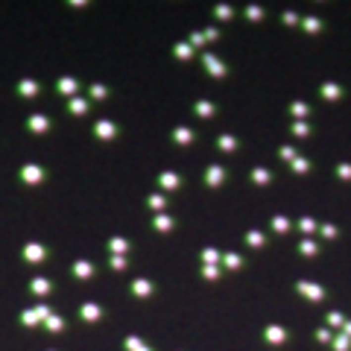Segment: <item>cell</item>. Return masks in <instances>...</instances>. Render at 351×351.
Wrapping results in <instances>:
<instances>
[{
	"label": "cell",
	"mask_w": 351,
	"mask_h": 351,
	"mask_svg": "<svg viewBox=\"0 0 351 351\" xmlns=\"http://www.w3.org/2000/svg\"><path fill=\"white\" fill-rule=\"evenodd\" d=\"M44 325H47L50 331H62V328H64V322L59 319V316H47V319H44Z\"/></svg>",
	"instance_id": "8fae6325"
},
{
	"label": "cell",
	"mask_w": 351,
	"mask_h": 351,
	"mask_svg": "<svg viewBox=\"0 0 351 351\" xmlns=\"http://www.w3.org/2000/svg\"><path fill=\"white\" fill-rule=\"evenodd\" d=\"M30 290L35 296H47V293H50V281H47V278H35L30 284Z\"/></svg>",
	"instance_id": "5b68a950"
},
{
	"label": "cell",
	"mask_w": 351,
	"mask_h": 351,
	"mask_svg": "<svg viewBox=\"0 0 351 351\" xmlns=\"http://www.w3.org/2000/svg\"><path fill=\"white\" fill-rule=\"evenodd\" d=\"M76 88H79V85H76V79H70V76H64L62 82H59V91H62V94H76Z\"/></svg>",
	"instance_id": "ba28073f"
},
{
	"label": "cell",
	"mask_w": 351,
	"mask_h": 351,
	"mask_svg": "<svg viewBox=\"0 0 351 351\" xmlns=\"http://www.w3.org/2000/svg\"><path fill=\"white\" fill-rule=\"evenodd\" d=\"M18 94H24V97H35V94H38V82H32V79H24V82L18 85Z\"/></svg>",
	"instance_id": "8992f818"
},
{
	"label": "cell",
	"mask_w": 351,
	"mask_h": 351,
	"mask_svg": "<svg viewBox=\"0 0 351 351\" xmlns=\"http://www.w3.org/2000/svg\"><path fill=\"white\" fill-rule=\"evenodd\" d=\"M41 176H44V173H41V167H35V164H27V167L21 170V179H24L27 185H38Z\"/></svg>",
	"instance_id": "6da1fadb"
},
{
	"label": "cell",
	"mask_w": 351,
	"mask_h": 351,
	"mask_svg": "<svg viewBox=\"0 0 351 351\" xmlns=\"http://www.w3.org/2000/svg\"><path fill=\"white\" fill-rule=\"evenodd\" d=\"M82 319L97 322L100 319V307H97V304H82Z\"/></svg>",
	"instance_id": "52a82bcc"
},
{
	"label": "cell",
	"mask_w": 351,
	"mask_h": 351,
	"mask_svg": "<svg viewBox=\"0 0 351 351\" xmlns=\"http://www.w3.org/2000/svg\"><path fill=\"white\" fill-rule=\"evenodd\" d=\"M70 111H73V114H85V111H88V102L76 97V100H70Z\"/></svg>",
	"instance_id": "30bf717a"
},
{
	"label": "cell",
	"mask_w": 351,
	"mask_h": 351,
	"mask_svg": "<svg viewBox=\"0 0 351 351\" xmlns=\"http://www.w3.org/2000/svg\"><path fill=\"white\" fill-rule=\"evenodd\" d=\"M111 249H114V252H126V240H120V237L111 240Z\"/></svg>",
	"instance_id": "7c38bea8"
},
{
	"label": "cell",
	"mask_w": 351,
	"mask_h": 351,
	"mask_svg": "<svg viewBox=\"0 0 351 351\" xmlns=\"http://www.w3.org/2000/svg\"><path fill=\"white\" fill-rule=\"evenodd\" d=\"M30 129H32V132H47V129H50V120L41 117V114H32V117H30Z\"/></svg>",
	"instance_id": "3957f363"
},
{
	"label": "cell",
	"mask_w": 351,
	"mask_h": 351,
	"mask_svg": "<svg viewBox=\"0 0 351 351\" xmlns=\"http://www.w3.org/2000/svg\"><path fill=\"white\" fill-rule=\"evenodd\" d=\"M91 272H94V269H91L88 260H76V263H73V275H76V278H88Z\"/></svg>",
	"instance_id": "277c9868"
},
{
	"label": "cell",
	"mask_w": 351,
	"mask_h": 351,
	"mask_svg": "<svg viewBox=\"0 0 351 351\" xmlns=\"http://www.w3.org/2000/svg\"><path fill=\"white\" fill-rule=\"evenodd\" d=\"M111 135H114V126L108 120H100L97 123V138H111Z\"/></svg>",
	"instance_id": "9c48e42d"
},
{
	"label": "cell",
	"mask_w": 351,
	"mask_h": 351,
	"mask_svg": "<svg viewBox=\"0 0 351 351\" xmlns=\"http://www.w3.org/2000/svg\"><path fill=\"white\" fill-rule=\"evenodd\" d=\"M24 257H27L30 263H38V260H44V246H38V243H30V246H24Z\"/></svg>",
	"instance_id": "7a4b0ae2"
}]
</instances>
